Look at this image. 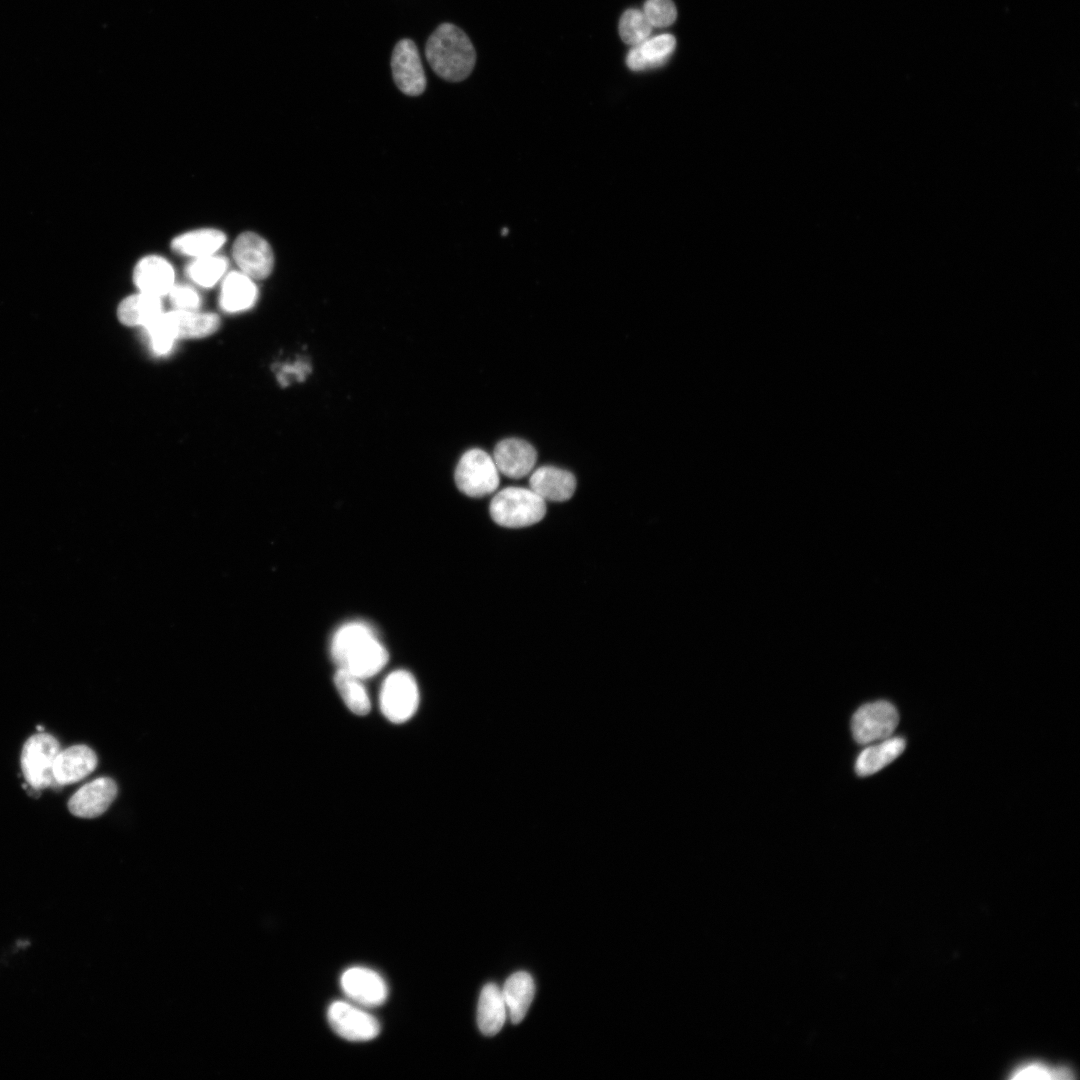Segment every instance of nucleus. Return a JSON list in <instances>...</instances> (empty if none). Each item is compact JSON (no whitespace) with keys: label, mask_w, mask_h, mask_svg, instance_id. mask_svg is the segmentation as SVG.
Returning a JSON list of instances; mask_svg holds the SVG:
<instances>
[{"label":"nucleus","mask_w":1080,"mask_h":1080,"mask_svg":"<svg viewBox=\"0 0 1080 1080\" xmlns=\"http://www.w3.org/2000/svg\"><path fill=\"white\" fill-rule=\"evenodd\" d=\"M1072 1069L1056 1066L1041 1061H1029L1015 1066L1011 1071L1014 1079H1070Z\"/></svg>","instance_id":"obj_28"},{"label":"nucleus","mask_w":1080,"mask_h":1080,"mask_svg":"<svg viewBox=\"0 0 1080 1080\" xmlns=\"http://www.w3.org/2000/svg\"><path fill=\"white\" fill-rule=\"evenodd\" d=\"M168 295L171 304L177 310L195 311L201 303L199 293L186 284H174Z\"/></svg>","instance_id":"obj_30"},{"label":"nucleus","mask_w":1080,"mask_h":1080,"mask_svg":"<svg viewBox=\"0 0 1080 1080\" xmlns=\"http://www.w3.org/2000/svg\"><path fill=\"white\" fill-rule=\"evenodd\" d=\"M133 281L139 292L163 297L175 284V271L166 258L146 255L136 263Z\"/></svg>","instance_id":"obj_14"},{"label":"nucleus","mask_w":1080,"mask_h":1080,"mask_svg":"<svg viewBox=\"0 0 1080 1080\" xmlns=\"http://www.w3.org/2000/svg\"><path fill=\"white\" fill-rule=\"evenodd\" d=\"M327 1019L334 1032L348 1041H369L380 1033L373 1015L346 1001L331 1003Z\"/></svg>","instance_id":"obj_9"},{"label":"nucleus","mask_w":1080,"mask_h":1080,"mask_svg":"<svg viewBox=\"0 0 1080 1080\" xmlns=\"http://www.w3.org/2000/svg\"><path fill=\"white\" fill-rule=\"evenodd\" d=\"M507 1007L502 990L494 983L486 984L479 996L477 1024L486 1036L497 1034L506 1020Z\"/></svg>","instance_id":"obj_21"},{"label":"nucleus","mask_w":1080,"mask_h":1080,"mask_svg":"<svg viewBox=\"0 0 1080 1080\" xmlns=\"http://www.w3.org/2000/svg\"><path fill=\"white\" fill-rule=\"evenodd\" d=\"M163 312L161 297L139 292L121 301L117 315L124 325L146 327Z\"/></svg>","instance_id":"obj_22"},{"label":"nucleus","mask_w":1080,"mask_h":1080,"mask_svg":"<svg viewBox=\"0 0 1080 1080\" xmlns=\"http://www.w3.org/2000/svg\"><path fill=\"white\" fill-rule=\"evenodd\" d=\"M676 47L671 34H660L632 46L626 56V64L632 71H644L664 65Z\"/></svg>","instance_id":"obj_19"},{"label":"nucleus","mask_w":1080,"mask_h":1080,"mask_svg":"<svg viewBox=\"0 0 1080 1080\" xmlns=\"http://www.w3.org/2000/svg\"><path fill=\"white\" fill-rule=\"evenodd\" d=\"M419 689L414 676L407 670H395L384 679L379 706L387 720L395 724L408 721L417 711Z\"/></svg>","instance_id":"obj_5"},{"label":"nucleus","mask_w":1080,"mask_h":1080,"mask_svg":"<svg viewBox=\"0 0 1080 1080\" xmlns=\"http://www.w3.org/2000/svg\"><path fill=\"white\" fill-rule=\"evenodd\" d=\"M899 722V714L893 704L878 700L862 705L853 714L851 730L856 742L869 744L889 738Z\"/></svg>","instance_id":"obj_8"},{"label":"nucleus","mask_w":1080,"mask_h":1080,"mask_svg":"<svg viewBox=\"0 0 1080 1080\" xmlns=\"http://www.w3.org/2000/svg\"><path fill=\"white\" fill-rule=\"evenodd\" d=\"M311 366L306 361H296L285 364L278 369L277 378L282 386L288 385L292 380L303 381L310 373Z\"/></svg>","instance_id":"obj_31"},{"label":"nucleus","mask_w":1080,"mask_h":1080,"mask_svg":"<svg viewBox=\"0 0 1080 1080\" xmlns=\"http://www.w3.org/2000/svg\"><path fill=\"white\" fill-rule=\"evenodd\" d=\"M653 27H667L677 17L672 0H646L642 10Z\"/></svg>","instance_id":"obj_29"},{"label":"nucleus","mask_w":1080,"mask_h":1080,"mask_svg":"<svg viewBox=\"0 0 1080 1080\" xmlns=\"http://www.w3.org/2000/svg\"><path fill=\"white\" fill-rule=\"evenodd\" d=\"M228 265L227 258L216 253L192 259L185 272L196 285L211 288L226 275Z\"/></svg>","instance_id":"obj_26"},{"label":"nucleus","mask_w":1080,"mask_h":1080,"mask_svg":"<svg viewBox=\"0 0 1080 1080\" xmlns=\"http://www.w3.org/2000/svg\"><path fill=\"white\" fill-rule=\"evenodd\" d=\"M232 257L239 270L254 280L267 278L274 266L270 244L255 232L239 234L232 247Z\"/></svg>","instance_id":"obj_10"},{"label":"nucleus","mask_w":1080,"mask_h":1080,"mask_svg":"<svg viewBox=\"0 0 1080 1080\" xmlns=\"http://www.w3.org/2000/svg\"><path fill=\"white\" fill-rule=\"evenodd\" d=\"M458 489L469 497H483L493 493L499 485V471L487 452L479 448L466 451L455 469Z\"/></svg>","instance_id":"obj_6"},{"label":"nucleus","mask_w":1080,"mask_h":1080,"mask_svg":"<svg viewBox=\"0 0 1080 1080\" xmlns=\"http://www.w3.org/2000/svg\"><path fill=\"white\" fill-rule=\"evenodd\" d=\"M653 26L644 12L637 8L627 9L619 20V35L624 43L636 46L648 39Z\"/></svg>","instance_id":"obj_27"},{"label":"nucleus","mask_w":1080,"mask_h":1080,"mask_svg":"<svg viewBox=\"0 0 1080 1080\" xmlns=\"http://www.w3.org/2000/svg\"><path fill=\"white\" fill-rule=\"evenodd\" d=\"M116 795V783L100 777L77 790L68 801V809L76 817L95 818L109 808Z\"/></svg>","instance_id":"obj_13"},{"label":"nucleus","mask_w":1080,"mask_h":1080,"mask_svg":"<svg viewBox=\"0 0 1080 1080\" xmlns=\"http://www.w3.org/2000/svg\"><path fill=\"white\" fill-rule=\"evenodd\" d=\"M391 69L395 84L404 94L417 96L423 93L426 77L418 49L412 40L402 39L395 45Z\"/></svg>","instance_id":"obj_11"},{"label":"nucleus","mask_w":1080,"mask_h":1080,"mask_svg":"<svg viewBox=\"0 0 1080 1080\" xmlns=\"http://www.w3.org/2000/svg\"><path fill=\"white\" fill-rule=\"evenodd\" d=\"M529 486L545 502H563L573 496L576 479L567 470L554 466H542L531 474Z\"/></svg>","instance_id":"obj_17"},{"label":"nucleus","mask_w":1080,"mask_h":1080,"mask_svg":"<svg viewBox=\"0 0 1080 1080\" xmlns=\"http://www.w3.org/2000/svg\"><path fill=\"white\" fill-rule=\"evenodd\" d=\"M96 766L97 756L86 745H73L60 750L53 767L55 784L66 785L78 782L92 773Z\"/></svg>","instance_id":"obj_16"},{"label":"nucleus","mask_w":1080,"mask_h":1080,"mask_svg":"<svg viewBox=\"0 0 1080 1080\" xmlns=\"http://www.w3.org/2000/svg\"><path fill=\"white\" fill-rule=\"evenodd\" d=\"M905 749V740L892 737L868 746L857 757L855 771L859 776L874 774L895 760Z\"/></svg>","instance_id":"obj_24"},{"label":"nucleus","mask_w":1080,"mask_h":1080,"mask_svg":"<svg viewBox=\"0 0 1080 1080\" xmlns=\"http://www.w3.org/2000/svg\"><path fill=\"white\" fill-rule=\"evenodd\" d=\"M340 986L350 1000L364 1007L382 1005L388 995L386 982L381 975L361 966L345 970L340 977Z\"/></svg>","instance_id":"obj_12"},{"label":"nucleus","mask_w":1080,"mask_h":1080,"mask_svg":"<svg viewBox=\"0 0 1080 1080\" xmlns=\"http://www.w3.org/2000/svg\"><path fill=\"white\" fill-rule=\"evenodd\" d=\"M492 457L499 473L517 479L532 471L537 460V453L527 441L507 438L497 443Z\"/></svg>","instance_id":"obj_15"},{"label":"nucleus","mask_w":1080,"mask_h":1080,"mask_svg":"<svg viewBox=\"0 0 1080 1080\" xmlns=\"http://www.w3.org/2000/svg\"><path fill=\"white\" fill-rule=\"evenodd\" d=\"M58 740L47 733L29 737L22 749L21 768L27 783L35 790L55 784L53 767L60 752Z\"/></svg>","instance_id":"obj_7"},{"label":"nucleus","mask_w":1080,"mask_h":1080,"mask_svg":"<svg viewBox=\"0 0 1080 1080\" xmlns=\"http://www.w3.org/2000/svg\"><path fill=\"white\" fill-rule=\"evenodd\" d=\"M226 241L222 230L205 227L177 235L171 241V248L179 255L194 259L218 253Z\"/></svg>","instance_id":"obj_20"},{"label":"nucleus","mask_w":1080,"mask_h":1080,"mask_svg":"<svg viewBox=\"0 0 1080 1080\" xmlns=\"http://www.w3.org/2000/svg\"><path fill=\"white\" fill-rule=\"evenodd\" d=\"M534 991V981L527 972H516L505 981L502 994L510 1019L514 1024L520 1023L526 1016Z\"/></svg>","instance_id":"obj_23"},{"label":"nucleus","mask_w":1080,"mask_h":1080,"mask_svg":"<svg viewBox=\"0 0 1080 1080\" xmlns=\"http://www.w3.org/2000/svg\"><path fill=\"white\" fill-rule=\"evenodd\" d=\"M220 324L214 313L177 310L163 312L145 327L154 353L167 354L178 339L201 338L214 333Z\"/></svg>","instance_id":"obj_3"},{"label":"nucleus","mask_w":1080,"mask_h":1080,"mask_svg":"<svg viewBox=\"0 0 1080 1080\" xmlns=\"http://www.w3.org/2000/svg\"><path fill=\"white\" fill-rule=\"evenodd\" d=\"M337 669L360 679L378 674L388 662V652L366 623L353 621L339 627L330 644Z\"/></svg>","instance_id":"obj_1"},{"label":"nucleus","mask_w":1080,"mask_h":1080,"mask_svg":"<svg viewBox=\"0 0 1080 1080\" xmlns=\"http://www.w3.org/2000/svg\"><path fill=\"white\" fill-rule=\"evenodd\" d=\"M334 684L343 702L352 713L364 716L370 712L371 701L362 679L337 669Z\"/></svg>","instance_id":"obj_25"},{"label":"nucleus","mask_w":1080,"mask_h":1080,"mask_svg":"<svg viewBox=\"0 0 1080 1080\" xmlns=\"http://www.w3.org/2000/svg\"><path fill=\"white\" fill-rule=\"evenodd\" d=\"M425 53L434 72L451 82L467 78L476 62V52L469 37L451 23H443L435 29L427 40Z\"/></svg>","instance_id":"obj_2"},{"label":"nucleus","mask_w":1080,"mask_h":1080,"mask_svg":"<svg viewBox=\"0 0 1080 1080\" xmlns=\"http://www.w3.org/2000/svg\"><path fill=\"white\" fill-rule=\"evenodd\" d=\"M258 297L254 279L240 270L226 273L222 279L219 304L223 311L241 312L251 308Z\"/></svg>","instance_id":"obj_18"},{"label":"nucleus","mask_w":1080,"mask_h":1080,"mask_svg":"<svg viewBox=\"0 0 1080 1080\" xmlns=\"http://www.w3.org/2000/svg\"><path fill=\"white\" fill-rule=\"evenodd\" d=\"M493 521L507 528L534 525L546 514V502L530 488L507 487L500 490L490 502Z\"/></svg>","instance_id":"obj_4"}]
</instances>
